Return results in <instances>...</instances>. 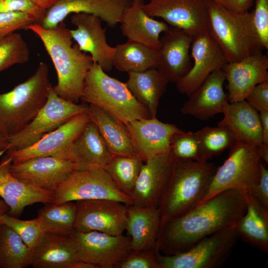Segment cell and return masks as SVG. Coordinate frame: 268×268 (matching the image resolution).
Here are the masks:
<instances>
[{"label":"cell","mask_w":268,"mask_h":268,"mask_svg":"<svg viewBox=\"0 0 268 268\" xmlns=\"http://www.w3.org/2000/svg\"><path fill=\"white\" fill-rule=\"evenodd\" d=\"M247 207L245 193L228 190L176 218L161 222L158 247L164 255L186 251L202 239L236 225Z\"/></svg>","instance_id":"obj_1"},{"label":"cell","mask_w":268,"mask_h":268,"mask_svg":"<svg viewBox=\"0 0 268 268\" xmlns=\"http://www.w3.org/2000/svg\"><path fill=\"white\" fill-rule=\"evenodd\" d=\"M39 38L55 67L58 81L52 86L61 98L75 103L81 99L85 79L93 62L90 56L73 45L70 29L64 22L52 29H45L38 22L27 26Z\"/></svg>","instance_id":"obj_2"},{"label":"cell","mask_w":268,"mask_h":268,"mask_svg":"<svg viewBox=\"0 0 268 268\" xmlns=\"http://www.w3.org/2000/svg\"><path fill=\"white\" fill-rule=\"evenodd\" d=\"M216 168L207 161L175 159L158 206L161 222L178 217L196 206L204 195Z\"/></svg>","instance_id":"obj_3"},{"label":"cell","mask_w":268,"mask_h":268,"mask_svg":"<svg viewBox=\"0 0 268 268\" xmlns=\"http://www.w3.org/2000/svg\"><path fill=\"white\" fill-rule=\"evenodd\" d=\"M208 31L228 63L240 61L263 49L251 13H235L207 0Z\"/></svg>","instance_id":"obj_4"},{"label":"cell","mask_w":268,"mask_h":268,"mask_svg":"<svg viewBox=\"0 0 268 268\" xmlns=\"http://www.w3.org/2000/svg\"><path fill=\"white\" fill-rule=\"evenodd\" d=\"M48 73V65L40 62L32 76L0 94V125L9 136L25 127L46 104L52 86Z\"/></svg>","instance_id":"obj_5"},{"label":"cell","mask_w":268,"mask_h":268,"mask_svg":"<svg viewBox=\"0 0 268 268\" xmlns=\"http://www.w3.org/2000/svg\"><path fill=\"white\" fill-rule=\"evenodd\" d=\"M81 99L102 109L123 124L151 118L126 83L107 75L96 63L87 72Z\"/></svg>","instance_id":"obj_6"},{"label":"cell","mask_w":268,"mask_h":268,"mask_svg":"<svg viewBox=\"0 0 268 268\" xmlns=\"http://www.w3.org/2000/svg\"><path fill=\"white\" fill-rule=\"evenodd\" d=\"M261 162L255 145L236 141L230 148L228 157L217 167L204 195L197 205L228 190L251 193L259 180Z\"/></svg>","instance_id":"obj_7"},{"label":"cell","mask_w":268,"mask_h":268,"mask_svg":"<svg viewBox=\"0 0 268 268\" xmlns=\"http://www.w3.org/2000/svg\"><path fill=\"white\" fill-rule=\"evenodd\" d=\"M236 225L219 230L188 250L171 255L155 253L159 268H216L226 262L239 239Z\"/></svg>","instance_id":"obj_8"},{"label":"cell","mask_w":268,"mask_h":268,"mask_svg":"<svg viewBox=\"0 0 268 268\" xmlns=\"http://www.w3.org/2000/svg\"><path fill=\"white\" fill-rule=\"evenodd\" d=\"M89 200H111L133 204L105 170L100 167L72 172L54 191L53 203Z\"/></svg>","instance_id":"obj_9"},{"label":"cell","mask_w":268,"mask_h":268,"mask_svg":"<svg viewBox=\"0 0 268 268\" xmlns=\"http://www.w3.org/2000/svg\"><path fill=\"white\" fill-rule=\"evenodd\" d=\"M87 111V106L61 98L52 86L46 104L36 117L22 130L9 136L5 153L30 146L72 117Z\"/></svg>","instance_id":"obj_10"},{"label":"cell","mask_w":268,"mask_h":268,"mask_svg":"<svg viewBox=\"0 0 268 268\" xmlns=\"http://www.w3.org/2000/svg\"><path fill=\"white\" fill-rule=\"evenodd\" d=\"M70 236L77 252L78 260L97 268H116L132 251L129 236L112 235L98 231H74Z\"/></svg>","instance_id":"obj_11"},{"label":"cell","mask_w":268,"mask_h":268,"mask_svg":"<svg viewBox=\"0 0 268 268\" xmlns=\"http://www.w3.org/2000/svg\"><path fill=\"white\" fill-rule=\"evenodd\" d=\"M74 231H98L112 235L123 234L126 229L129 205L111 200L75 201Z\"/></svg>","instance_id":"obj_12"},{"label":"cell","mask_w":268,"mask_h":268,"mask_svg":"<svg viewBox=\"0 0 268 268\" xmlns=\"http://www.w3.org/2000/svg\"><path fill=\"white\" fill-rule=\"evenodd\" d=\"M207 0H149L143 8L150 16L195 37L208 31Z\"/></svg>","instance_id":"obj_13"},{"label":"cell","mask_w":268,"mask_h":268,"mask_svg":"<svg viewBox=\"0 0 268 268\" xmlns=\"http://www.w3.org/2000/svg\"><path fill=\"white\" fill-rule=\"evenodd\" d=\"M193 64L187 74L176 83L178 91L189 96L213 71L228 63L224 54L208 31L194 37L191 46Z\"/></svg>","instance_id":"obj_14"},{"label":"cell","mask_w":268,"mask_h":268,"mask_svg":"<svg viewBox=\"0 0 268 268\" xmlns=\"http://www.w3.org/2000/svg\"><path fill=\"white\" fill-rule=\"evenodd\" d=\"M144 162L131 195L133 204L158 207L170 178L175 159L169 152L153 156Z\"/></svg>","instance_id":"obj_15"},{"label":"cell","mask_w":268,"mask_h":268,"mask_svg":"<svg viewBox=\"0 0 268 268\" xmlns=\"http://www.w3.org/2000/svg\"><path fill=\"white\" fill-rule=\"evenodd\" d=\"M132 0H58L45 11L39 24L52 29L70 14L86 13L99 17L109 27L120 23L123 13Z\"/></svg>","instance_id":"obj_16"},{"label":"cell","mask_w":268,"mask_h":268,"mask_svg":"<svg viewBox=\"0 0 268 268\" xmlns=\"http://www.w3.org/2000/svg\"><path fill=\"white\" fill-rule=\"evenodd\" d=\"M72 162L54 156L30 158L22 162L11 163L10 171L16 178L33 186L54 192L73 171Z\"/></svg>","instance_id":"obj_17"},{"label":"cell","mask_w":268,"mask_h":268,"mask_svg":"<svg viewBox=\"0 0 268 268\" xmlns=\"http://www.w3.org/2000/svg\"><path fill=\"white\" fill-rule=\"evenodd\" d=\"M70 21L76 27L70 30V34L79 49L90 54L93 63L97 64L103 70H111L115 47L107 43L106 29L101 26L102 19L95 15L76 13L72 14Z\"/></svg>","instance_id":"obj_18"},{"label":"cell","mask_w":268,"mask_h":268,"mask_svg":"<svg viewBox=\"0 0 268 268\" xmlns=\"http://www.w3.org/2000/svg\"><path fill=\"white\" fill-rule=\"evenodd\" d=\"M268 58L262 50L222 68L227 81L229 103L245 100L257 84L268 81Z\"/></svg>","instance_id":"obj_19"},{"label":"cell","mask_w":268,"mask_h":268,"mask_svg":"<svg viewBox=\"0 0 268 268\" xmlns=\"http://www.w3.org/2000/svg\"><path fill=\"white\" fill-rule=\"evenodd\" d=\"M163 33L160 38L156 68L169 82L176 83L192 67L190 51L194 37L170 26Z\"/></svg>","instance_id":"obj_20"},{"label":"cell","mask_w":268,"mask_h":268,"mask_svg":"<svg viewBox=\"0 0 268 268\" xmlns=\"http://www.w3.org/2000/svg\"><path fill=\"white\" fill-rule=\"evenodd\" d=\"M138 156L144 161L153 156L169 152L171 136L182 130L156 117L141 119L124 124Z\"/></svg>","instance_id":"obj_21"},{"label":"cell","mask_w":268,"mask_h":268,"mask_svg":"<svg viewBox=\"0 0 268 268\" xmlns=\"http://www.w3.org/2000/svg\"><path fill=\"white\" fill-rule=\"evenodd\" d=\"M89 120L87 113L78 114L30 146L8 150L6 154L11 158L12 163H21L37 157L55 156L76 139Z\"/></svg>","instance_id":"obj_22"},{"label":"cell","mask_w":268,"mask_h":268,"mask_svg":"<svg viewBox=\"0 0 268 268\" xmlns=\"http://www.w3.org/2000/svg\"><path fill=\"white\" fill-rule=\"evenodd\" d=\"M11 158L7 154L0 162V197L8 205L7 214L19 217L25 207L35 203L53 202L54 192L28 184L10 171Z\"/></svg>","instance_id":"obj_23"},{"label":"cell","mask_w":268,"mask_h":268,"mask_svg":"<svg viewBox=\"0 0 268 268\" xmlns=\"http://www.w3.org/2000/svg\"><path fill=\"white\" fill-rule=\"evenodd\" d=\"M113 156L97 127L89 120L76 139L54 157L69 161L77 170L82 171L93 167L104 168Z\"/></svg>","instance_id":"obj_24"},{"label":"cell","mask_w":268,"mask_h":268,"mask_svg":"<svg viewBox=\"0 0 268 268\" xmlns=\"http://www.w3.org/2000/svg\"><path fill=\"white\" fill-rule=\"evenodd\" d=\"M225 80L222 69L212 72L191 94L180 109L184 114L201 120H206L222 113L229 103L228 95L223 89Z\"/></svg>","instance_id":"obj_25"},{"label":"cell","mask_w":268,"mask_h":268,"mask_svg":"<svg viewBox=\"0 0 268 268\" xmlns=\"http://www.w3.org/2000/svg\"><path fill=\"white\" fill-rule=\"evenodd\" d=\"M144 2L132 0L124 10L120 21L122 35L128 40L143 44L155 50L160 47V35L169 26L148 15Z\"/></svg>","instance_id":"obj_26"},{"label":"cell","mask_w":268,"mask_h":268,"mask_svg":"<svg viewBox=\"0 0 268 268\" xmlns=\"http://www.w3.org/2000/svg\"><path fill=\"white\" fill-rule=\"evenodd\" d=\"M161 224L158 207H128L126 229L133 252H158V239Z\"/></svg>","instance_id":"obj_27"},{"label":"cell","mask_w":268,"mask_h":268,"mask_svg":"<svg viewBox=\"0 0 268 268\" xmlns=\"http://www.w3.org/2000/svg\"><path fill=\"white\" fill-rule=\"evenodd\" d=\"M222 114L223 118L217 126L227 128L236 141L258 145L263 143L260 114L245 100L228 103Z\"/></svg>","instance_id":"obj_28"},{"label":"cell","mask_w":268,"mask_h":268,"mask_svg":"<svg viewBox=\"0 0 268 268\" xmlns=\"http://www.w3.org/2000/svg\"><path fill=\"white\" fill-rule=\"evenodd\" d=\"M75 244L69 236L46 234L32 251L30 266L34 268H68L78 261Z\"/></svg>","instance_id":"obj_29"},{"label":"cell","mask_w":268,"mask_h":268,"mask_svg":"<svg viewBox=\"0 0 268 268\" xmlns=\"http://www.w3.org/2000/svg\"><path fill=\"white\" fill-rule=\"evenodd\" d=\"M87 113L113 155L138 156L124 124L93 104L87 106Z\"/></svg>","instance_id":"obj_30"},{"label":"cell","mask_w":268,"mask_h":268,"mask_svg":"<svg viewBox=\"0 0 268 268\" xmlns=\"http://www.w3.org/2000/svg\"><path fill=\"white\" fill-rule=\"evenodd\" d=\"M247 207L237 223L239 238L268 252V210L251 193H245Z\"/></svg>","instance_id":"obj_31"},{"label":"cell","mask_w":268,"mask_h":268,"mask_svg":"<svg viewBox=\"0 0 268 268\" xmlns=\"http://www.w3.org/2000/svg\"><path fill=\"white\" fill-rule=\"evenodd\" d=\"M126 84L134 97L156 117L159 101L166 90L168 79L155 67L128 72Z\"/></svg>","instance_id":"obj_32"},{"label":"cell","mask_w":268,"mask_h":268,"mask_svg":"<svg viewBox=\"0 0 268 268\" xmlns=\"http://www.w3.org/2000/svg\"><path fill=\"white\" fill-rule=\"evenodd\" d=\"M158 51L128 40L115 47L113 66L123 72L142 71L157 67Z\"/></svg>","instance_id":"obj_33"},{"label":"cell","mask_w":268,"mask_h":268,"mask_svg":"<svg viewBox=\"0 0 268 268\" xmlns=\"http://www.w3.org/2000/svg\"><path fill=\"white\" fill-rule=\"evenodd\" d=\"M76 211L73 201L47 203L39 210L36 218L45 233L69 236L74 231Z\"/></svg>","instance_id":"obj_34"},{"label":"cell","mask_w":268,"mask_h":268,"mask_svg":"<svg viewBox=\"0 0 268 268\" xmlns=\"http://www.w3.org/2000/svg\"><path fill=\"white\" fill-rule=\"evenodd\" d=\"M32 251L8 226L0 224V268L30 266Z\"/></svg>","instance_id":"obj_35"},{"label":"cell","mask_w":268,"mask_h":268,"mask_svg":"<svg viewBox=\"0 0 268 268\" xmlns=\"http://www.w3.org/2000/svg\"><path fill=\"white\" fill-rule=\"evenodd\" d=\"M144 162L138 156H113L104 169L118 187L131 197Z\"/></svg>","instance_id":"obj_36"},{"label":"cell","mask_w":268,"mask_h":268,"mask_svg":"<svg viewBox=\"0 0 268 268\" xmlns=\"http://www.w3.org/2000/svg\"><path fill=\"white\" fill-rule=\"evenodd\" d=\"M195 133L200 141L201 161H207L236 142L231 132L222 126L205 127Z\"/></svg>","instance_id":"obj_37"},{"label":"cell","mask_w":268,"mask_h":268,"mask_svg":"<svg viewBox=\"0 0 268 268\" xmlns=\"http://www.w3.org/2000/svg\"><path fill=\"white\" fill-rule=\"evenodd\" d=\"M29 49L21 34L13 33L0 39V72L16 64L26 63Z\"/></svg>","instance_id":"obj_38"},{"label":"cell","mask_w":268,"mask_h":268,"mask_svg":"<svg viewBox=\"0 0 268 268\" xmlns=\"http://www.w3.org/2000/svg\"><path fill=\"white\" fill-rule=\"evenodd\" d=\"M0 224L12 229L31 251L41 243L45 235L36 218L24 220L6 213L0 218Z\"/></svg>","instance_id":"obj_39"},{"label":"cell","mask_w":268,"mask_h":268,"mask_svg":"<svg viewBox=\"0 0 268 268\" xmlns=\"http://www.w3.org/2000/svg\"><path fill=\"white\" fill-rule=\"evenodd\" d=\"M169 152L175 160L201 161L200 141L195 133L183 131L173 134Z\"/></svg>","instance_id":"obj_40"},{"label":"cell","mask_w":268,"mask_h":268,"mask_svg":"<svg viewBox=\"0 0 268 268\" xmlns=\"http://www.w3.org/2000/svg\"><path fill=\"white\" fill-rule=\"evenodd\" d=\"M40 20L39 17L26 12H0V39Z\"/></svg>","instance_id":"obj_41"},{"label":"cell","mask_w":268,"mask_h":268,"mask_svg":"<svg viewBox=\"0 0 268 268\" xmlns=\"http://www.w3.org/2000/svg\"><path fill=\"white\" fill-rule=\"evenodd\" d=\"M252 21L263 49H268V0H255Z\"/></svg>","instance_id":"obj_42"},{"label":"cell","mask_w":268,"mask_h":268,"mask_svg":"<svg viewBox=\"0 0 268 268\" xmlns=\"http://www.w3.org/2000/svg\"><path fill=\"white\" fill-rule=\"evenodd\" d=\"M156 253L132 251L116 268H159Z\"/></svg>","instance_id":"obj_43"},{"label":"cell","mask_w":268,"mask_h":268,"mask_svg":"<svg viewBox=\"0 0 268 268\" xmlns=\"http://www.w3.org/2000/svg\"><path fill=\"white\" fill-rule=\"evenodd\" d=\"M45 11L28 0H0V12H26L39 17L41 20Z\"/></svg>","instance_id":"obj_44"},{"label":"cell","mask_w":268,"mask_h":268,"mask_svg":"<svg viewBox=\"0 0 268 268\" xmlns=\"http://www.w3.org/2000/svg\"><path fill=\"white\" fill-rule=\"evenodd\" d=\"M245 100L258 112L268 111V81L256 85Z\"/></svg>","instance_id":"obj_45"},{"label":"cell","mask_w":268,"mask_h":268,"mask_svg":"<svg viewBox=\"0 0 268 268\" xmlns=\"http://www.w3.org/2000/svg\"><path fill=\"white\" fill-rule=\"evenodd\" d=\"M251 194L268 210V170L262 162L259 180Z\"/></svg>","instance_id":"obj_46"},{"label":"cell","mask_w":268,"mask_h":268,"mask_svg":"<svg viewBox=\"0 0 268 268\" xmlns=\"http://www.w3.org/2000/svg\"><path fill=\"white\" fill-rule=\"evenodd\" d=\"M215 3L230 11L244 13L254 4L255 0H211Z\"/></svg>","instance_id":"obj_47"},{"label":"cell","mask_w":268,"mask_h":268,"mask_svg":"<svg viewBox=\"0 0 268 268\" xmlns=\"http://www.w3.org/2000/svg\"><path fill=\"white\" fill-rule=\"evenodd\" d=\"M263 134V143L268 144V111L260 112Z\"/></svg>","instance_id":"obj_48"},{"label":"cell","mask_w":268,"mask_h":268,"mask_svg":"<svg viewBox=\"0 0 268 268\" xmlns=\"http://www.w3.org/2000/svg\"><path fill=\"white\" fill-rule=\"evenodd\" d=\"M9 135L0 125V156L5 153V149L8 144Z\"/></svg>","instance_id":"obj_49"},{"label":"cell","mask_w":268,"mask_h":268,"mask_svg":"<svg viewBox=\"0 0 268 268\" xmlns=\"http://www.w3.org/2000/svg\"><path fill=\"white\" fill-rule=\"evenodd\" d=\"M256 149L260 156L261 160H263L267 163H268V144L262 143L255 145Z\"/></svg>","instance_id":"obj_50"},{"label":"cell","mask_w":268,"mask_h":268,"mask_svg":"<svg viewBox=\"0 0 268 268\" xmlns=\"http://www.w3.org/2000/svg\"><path fill=\"white\" fill-rule=\"evenodd\" d=\"M39 7L47 10L58 0H28Z\"/></svg>","instance_id":"obj_51"},{"label":"cell","mask_w":268,"mask_h":268,"mask_svg":"<svg viewBox=\"0 0 268 268\" xmlns=\"http://www.w3.org/2000/svg\"><path fill=\"white\" fill-rule=\"evenodd\" d=\"M68 268H97L94 265L83 261L81 260L76 261L71 264Z\"/></svg>","instance_id":"obj_52"},{"label":"cell","mask_w":268,"mask_h":268,"mask_svg":"<svg viewBox=\"0 0 268 268\" xmlns=\"http://www.w3.org/2000/svg\"><path fill=\"white\" fill-rule=\"evenodd\" d=\"M9 210L8 205L2 200L0 199V218L7 213Z\"/></svg>","instance_id":"obj_53"},{"label":"cell","mask_w":268,"mask_h":268,"mask_svg":"<svg viewBox=\"0 0 268 268\" xmlns=\"http://www.w3.org/2000/svg\"><path fill=\"white\" fill-rule=\"evenodd\" d=\"M139 0V1H142V2H144L145 1H146V0Z\"/></svg>","instance_id":"obj_54"}]
</instances>
